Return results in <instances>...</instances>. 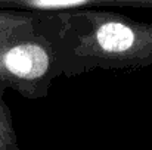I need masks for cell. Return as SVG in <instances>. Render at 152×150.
Returning a JSON list of instances; mask_svg holds the SVG:
<instances>
[{"instance_id": "cell-1", "label": "cell", "mask_w": 152, "mask_h": 150, "mask_svg": "<svg viewBox=\"0 0 152 150\" xmlns=\"http://www.w3.org/2000/svg\"><path fill=\"white\" fill-rule=\"evenodd\" d=\"M55 21L52 43L59 75L134 71L152 65L151 22L98 9L55 13Z\"/></svg>"}]
</instances>
